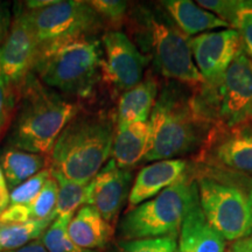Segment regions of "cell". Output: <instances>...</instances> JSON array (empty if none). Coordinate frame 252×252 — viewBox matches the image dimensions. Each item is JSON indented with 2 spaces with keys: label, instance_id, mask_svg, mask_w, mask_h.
<instances>
[{
  "label": "cell",
  "instance_id": "d4e9b609",
  "mask_svg": "<svg viewBox=\"0 0 252 252\" xmlns=\"http://www.w3.org/2000/svg\"><path fill=\"white\" fill-rule=\"evenodd\" d=\"M18 105V89L6 80L0 68V140L14 121Z\"/></svg>",
  "mask_w": 252,
  "mask_h": 252
},
{
  "label": "cell",
  "instance_id": "4dcf8cb0",
  "mask_svg": "<svg viewBox=\"0 0 252 252\" xmlns=\"http://www.w3.org/2000/svg\"><path fill=\"white\" fill-rule=\"evenodd\" d=\"M235 30L241 35L243 48L252 61V8L249 7L248 0H245L244 7L239 12Z\"/></svg>",
  "mask_w": 252,
  "mask_h": 252
},
{
  "label": "cell",
  "instance_id": "4fadbf2b",
  "mask_svg": "<svg viewBox=\"0 0 252 252\" xmlns=\"http://www.w3.org/2000/svg\"><path fill=\"white\" fill-rule=\"evenodd\" d=\"M191 54L207 87H216L236 56L243 48L241 35L234 28L207 32L190 37Z\"/></svg>",
  "mask_w": 252,
  "mask_h": 252
},
{
  "label": "cell",
  "instance_id": "e0dca14e",
  "mask_svg": "<svg viewBox=\"0 0 252 252\" xmlns=\"http://www.w3.org/2000/svg\"><path fill=\"white\" fill-rule=\"evenodd\" d=\"M69 237L78 248L87 251L104 249L111 241L113 226L93 207H81L68 225Z\"/></svg>",
  "mask_w": 252,
  "mask_h": 252
},
{
  "label": "cell",
  "instance_id": "f1b7e54d",
  "mask_svg": "<svg viewBox=\"0 0 252 252\" xmlns=\"http://www.w3.org/2000/svg\"><path fill=\"white\" fill-rule=\"evenodd\" d=\"M196 4L222 19L230 28L235 30L238 14L244 7L245 0H198Z\"/></svg>",
  "mask_w": 252,
  "mask_h": 252
},
{
  "label": "cell",
  "instance_id": "9c48e42d",
  "mask_svg": "<svg viewBox=\"0 0 252 252\" xmlns=\"http://www.w3.org/2000/svg\"><path fill=\"white\" fill-rule=\"evenodd\" d=\"M27 9V8H26ZM40 49L74 37L93 35L102 27V19L88 1H59L30 11Z\"/></svg>",
  "mask_w": 252,
  "mask_h": 252
},
{
  "label": "cell",
  "instance_id": "8992f818",
  "mask_svg": "<svg viewBox=\"0 0 252 252\" xmlns=\"http://www.w3.org/2000/svg\"><path fill=\"white\" fill-rule=\"evenodd\" d=\"M197 197L193 166L175 184L161 193L132 208L119 224L123 241L175 237L189 208Z\"/></svg>",
  "mask_w": 252,
  "mask_h": 252
},
{
  "label": "cell",
  "instance_id": "603a6c76",
  "mask_svg": "<svg viewBox=\"0 0 252 252\" xmlns=\"http://www.w3.org/2000/svg\"><path fill=\"white\" fill-rule=\"evenodd\" d=\"M53 178L59 186L58 203L55 208V216L75 215L81 207L87 204L88 185H81L77 182L68 180L64 176L52 171Z\"/></svg>",
  "mask_w": 252,
  "mask_h": 252
},
{
  "label": "cell",
  "instance_id": "484cf974",
  "mask_svg": "<svg viewBox=\"0 0 252 252\" xmlns=\"http://www.w3.org/2000/svg\"><path fill=\"white\" fill-rule=\"evenodd\" d=\"M50 178H52V168L49 166L11 190L9 204H31Z\"/></svg>",
  "mask_w": 252,
  "mask_h": 252
},
{
  "label": "cell",
  "instance_id": "2e32d148",
  "mask_svg": "<svg viewBox=\"0 0 252 252\" xmlns=\"http://www.w3.org/2000/svg\"><path fill=\"white\" fill-rule=\"evenodd\" d=\"M225 239L207 220L196 197L182 222L178 252H225Z\"/></svg>",
  "mask_w": 252,
  "mask_h": 252
},
{
  "label": "cell",
  "instance_id": "6da1fadb",
  "mask_svg": "<svg viewBox=\"0 0 252 252\" xmlns=\"http://www.w3.org/2000/svg\"><path fill=\"white\" fill-rule=\"evenodd\" d=\"M149 124L150 144L144 162L193 159L213 127L198 108L193 91L176 82L158 94Z\"/></svg>",
  "mask_w": 252,
  "mask_h": 252
},
{
  "label": "cell",
  "instance_id": "d590c367",
  "mask_svg": "<svg viewBox=\"0 0 252 252\" xmlns=\"http://www.w3.org/2000/svg\"><path fill=\"white\" fill-rule=\"evenodd\" d=\"M9 207V190L6 184H0V215Z\"/></svg>",
  "mask_w": 252,
  "mask_h": 252
},
{
  "label": "cell",
  "instance_id": "1f68e13d",
  "mask_svg": "<svg viewBox=\"0 0 252 252\" xmlns=\"http://www.w3.org/2000/svg\"><path fill=\"white\" fill-rule=\"evenodd\" d=\"M32 220L30 204H9L0 215V223H24Z\"/></svg>",
  "mask_w": 252,
  "mask_h": 252
},
{
  "label": "cell",
  "instance_id": "d6986e66",
  "mask_svg": "<svg viewBox=\"0 0 252 252\" xmlns=\"http://www.w3.org/2000/svg\"><path fill=\"white\" fill-rule=\"evenodd\" d=\"M161 5L172 18L175 26L188 37L200 35L207 32L230 28L222 19L190 0H166L161 1Z\"/></svg>",
  "mask_w": 252,
  "mask_h": 252
},
{
  "label": "cell",
  "instance_id": "cb8c5ba5",
  "mask_svg": "<svg viewBox=\"0 0 252 252\" xmlns=\"http://www.w3.org/2000/svg\"><path fill=\"white\" fill-rule=\"evenodd\" d=\"M72 215H61L53 220L42 235L43 245L48 252H94L78 248L68 234V225Z\"/></svg>",
  "mask_w": 252,
  "mask_h": 252
},
{
  "label": "cell",
  "instance_id": "44dd1931",
  "mask_svg": "<svg viewBox=\"0 0 252 252\" xmlns=\"http://www.w3.org/2000/svg\"><path fill=\"white\" fill-rule=\"evenodd\" d=\"M48 163H50L48 156L26 152L13 147L5 150L0 157V167L8 190H13L24 181L47 168Z\"/></svg>",
  "mask_w": 252,
  "mask_h": 252
},
{
  "label": "cell",
  "instance_id": "8d00e7d4",
  "mask_svg": "<svg viewBox=\"0 0 252 252\" xmlns=\"http://www.w3.org/2000/svg\"><path fill=\"white\" fill-rule=\"evenodd\" d=\"M248 5H249V7L252 8V0H248Z\"/></svg>",
  "mask_w": 252,
  "mask_h": 252
},
{
  "label": "cell",
  "instance_id": "7402d4cb",
  "mask_svg": "<svg viewBox=\"0 0 252 252\" xmlns=\"http://www.w3.org/2000/svg\"><path fill=\"white\" fill-rule=\"evenodd\" d=\"M54 219L32 220L24 223H0V252L25 247L45 234Z\"/></svg>",
  "mask_w": 252,
  "mask_h": 252
},
{
  "label": "cell",
  "instance_id": "ffe728a7",
  "mask_svg": "<svg viewBox=\"0 0 252 252\" xmlns=\"http://www.w3.org/2000/svg\"><path fill=\"white\" fill-rule=\"evenodd\" d=\"M158 94L159 84L153 75H147L139 84L122 94L117 108V127L149 122Z\"/></svg>",
  "mask_w": 252,
  "mask_h": 252
},
{
  "label": "cell",
  "instance_id": "9a60e30c",
  "mask_svg": "<svg viewBox=\"0 0 252 252\" xmlns=\"http://www.w3.org/2000/svg\"><path fill=\"white\" fill-rule=\"evenodd\" d=\"M191 160L168 159L153 161L140 169L132 184L128 204L131 208L150 200L175 184L189 171Z\"/></svg>",
  "mask_w": 252,
  "mask_h": 252
},
{
  "label": "cell",
  "instance_id": "30bf717a",
  "mask_svg": "<svg viewBox=\"0 0 252 252\" xmlns=\"http://www.w3.org/2000/svg\"><path fill=\"white\" fill-rule=\"evenodd\" d=\"M39 53V41L27 9L19 6L5 42L0 47V68L15 89H19L33 72Z\"/></svg>",
  "mask_w": 252,
  "mask_h": 252
},
{
  "label": "cell",
  "instance_id": "e575fe53",
  "mask_svg": "<svg viewBox=\"0 0 252 252\" xmlns=\"http://www.w3.org/2000/svg\"><path fill=\"white\" fill-rule=\"evenodd\" d=\"M8 252H48V251H47L46 247L43 245L41 238H37L35 241L26 244L23 248L17 249V250H13V251H8Z\"/></svg>",
  "mask_w": 252,
  "mask_h": 252
},
{
  "label": "cell",
  "instance_id": "83f0119b",
  "mask_svg": "<svg viewBox=\"0 0 252 252\" xmlns=\"http://www.w3.org/2000/svg\"><path fill=\"white\" fill-rule=\"evenodd\" d=\"M119 252H178V238L157 237L122 241Z\"/></svg>",
  "mask_w": 252,
  "mask_h": 252
},
{
  "label": "cell",
  "instance_id": "52a82bcc",
  "mask_svg": "<svg viewBox=\"0 0 252 252\" xmlns=\"http://www.w3.org/2000/svg\"><path fill=\"white\" fill-rule=\"evenodd\" d=\"M193 94L213 127H232L252 122V61L244 48L216 87L202 84Z\"/></svg>",
  "mask_w": 252,
  "mask_h": 252
},
{
  "label": "cell",
  "instance_id": "3957f363",
  "mask_svg": "<svg viewBox=\"0 0 252 252\" xmlns=\"http://www.w3.org/2000/svg\"><path fill=\"white\" fill-rule=\"evenodd\" d=\"M80 108L32 72L18 89V105L9 144L13 149L48 156L55 141Z\"/></svg>",
  "mask_w": 252,
  "mask_h": 252
},
{
  "label": "cell",
  "instance_id": "4316f807",
  "mask_svg": "<svg viewBox=\"0 0 252 252\" xmlns=\"http://www.w3.org/2000/svg\"><path fill=\"white\" fill-rule=\"evenodd\" d=\"M58 191L59 186L54 178L49 179L41 189L40 194L35 200L30 204L32 219L33 220H47L56 219L55 208L58 203Z\"/></svg>",
  "mask_w": 252,
  "mask_h": 252
},
{
  "label": "cell",
  "instance_id": "ac0fdd59",
  "mask_svg": "<svg viewBox=\"0 0 252 252\" xmlns=\"http://www.w3.org/2000/svg\"><path fill=\"white\" fill-rule=\"evenodd\" d=\"M150 124L138 122L125 126H116L112 144V160L121 168L131 169L144 162L149 151Z\"/></svg>",
  "mask_w": 252,
  "mask_h": 252
},
{
  "label": "cell",
  "instance_id": "8fae6325",
  "mask_svg": "<svg viewBox=\"0 0 252 252\" xmlns=\"http://www.w3.org/2000/svg\"><path fill=\"white\" fill-rule=\"evenodd\" d=\"M191 161L225 167L252 176V122L232 127L214 126Z\"/></svg>",
  "mask_w": 252,
  "mask_h": 252
},
{
  "label": "cell",
  "instance_id": "5b68a950",
  "mask_svg": "<svg viewBox=\"0 0 252 252\" xmlns=\"http://www.w3.org/2000/svg\"><path fill=\"white\" fill-rule=\"evenodd\" d=\"M102 67V45L84 35L41 48L33 74L48 88L84 97L93 91Z\"/></svg>",
  "mask_w": 252,
  "mask_h": 252
},
{
  "label": "cell",
  "instance_id": "d6a6232c",
  "mask_svg": "<svg viewBox=\"0 0 252 252\" xmlns=\"http://www.w3.org/2000/svg\"><path fill=\"white\" fill-rule=\"evenodd\" d=\"M11 12L8 9V5L0 1V47L5 42L7 36L9 26H11Z\"/></svg>",
  "mask_w": 252,
  "mask_h": 252
},
{
  "label": "cell",
  "instance_id": "836d02e7",
  "mask_svg": "<svg viewBox=\"0 0 252 252\" xmlns=\"http://www.w3.org/2000/svg\"><path fill=\"white\" fill-rule=\"evenodd\" d=\"M229 252H252V236L234 242Z\"/></svg>",
  "mask_w": 252,
  "mask_h": 252
},
{
  "label": "cell",
  "instance_id": "7a4b0ae2",
  "mask_svg": "<svg viewBox=\"0 0 252 252\" xmlns=\"http://www.w3.org/2000/svg\"><path fill=\"white\" fill-rule=\"evenodd\" d=\"M201 209L225 241L252 236V176L204 162H194Z\"/></svg>",
  "mask_w": 252,
  "mask_h": 252
},
{
  "label": "cell",
  "instance_id": "7c38bea8",
  "mask_svg": "<svg viewBox=\"0 0 252 252\" xmlns=\"http://www.w3.org/2000/svg\"><path fill=\"white\" fill-rule=\"evenodd\" d=\"M102 46V76L113 90L124 94L143 81L147 59L125 33L106 32Z\"/></svg>",
  "mask_w": 252,
  "mask_h": 252
},
{
  "label": "cell",
  "instance_id": "f546056e",
  "mask_svg": "<svg viewBox=\"0 0 252 252\" xmlns=\"http://www.w3.org/2000/svg\"><path fill=\"white\" fill-rule=\"evenodd\" d=\"M94 11L108 23L118 26L122 25L127 12V2L121 0H94L88 1Z\"/></svg>",
  "mask_w": 252,
  "mask_h": 252
},
{
  "label": "cell",
  "instance_id": "277c9868",
  "mask_svg": "<svg viewBox=\"0 0 252 252\" xmlns=\"http://www.w3.org/2000/svg\"><path fill=\"white\" fill-rule=\"evenodd\" d=\"M115 119L103 112H81L68 123L49 154L50 168L68 180L89 185L112 153Z\"/></svg>",
  "mask_w": 252,
  "mask_h": 252
},
{
  "label": "cell",
  "instance_id": "ba28073f",
  "mask_svg": "<svg viewBox=\"0 0 252 252\" xmlns=\"http://www.w3.org/2000/svg\"><path fill=\"white\" fill-rule=\"evenodd\" d=\"M153 62L158 72L171 82H176L191 91L202 87L203 78L195 65L190 37L175 26L153 14L146 15Z\"/></svg>",
  "mask_w": 252,
  "mask_h": 252
},
{
  "label": "cell",
  "instance_id": "5bb4252c",
  "mask_svg": "<svg viewBox=\"0 0 252 252\" xmlns=\"http://www.w3.org/2000/svg\"><path fill=\"white\" fill-rule=\"evenodd\" d=\"M133 174L109 160L88 185L87 204L97 210L113 226L126 201H128Z\"/></svg>",
  "mask_w": 252,
  "mask_h": 252
}]
</instances>
